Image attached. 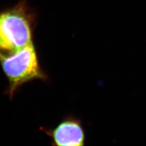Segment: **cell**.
<instances>
[{
    "label": "cell",
    "instance_id": "1",
    "mask_svg": "<svg viewBox=\"0 0 146 146\" xmlns=\"http://www.w3.org/2000/svg\"><path fill=\"white\" fill-rule=\"evenodd\" d=\"M34 21L24 6L0 12V59L33 42Z\"/></svg>",
    "mask_w": 146,
    "mask_h": 146
},
{
    "label": "cell",
    "instance_id": "2",
    "mask_svg": "<svg viewBox=\"0 0 146 146\" xmlns=\"http://www.w3.org/2000/svg\"><path fill=\"white\" fill-rule=\"evenodd\" d=\"M0 63L9 82L6 93L11 98L20 86L27 82L47 79L40 65L34 42L26 45L14 54L1 58Z\"/></svg>",
    "mask_w": 146,
    "mask_h": 146
},
{
    "label": "cell",
    "instance_id": "3",
    "mask_svg": "<svg viewBox=\"0 0 146 146\" xmlns=\"http://www.w3.org/2000/svg\"><path fill=\"white\" fill-rule=\"evenodd\" d=\"M43 131L52 139V145L57 146H83L85 133L79 118L68 116L52 130Z\"/></svg>",
    "mask_w": 146,
    "mask_h": 146
}]
</instances>
